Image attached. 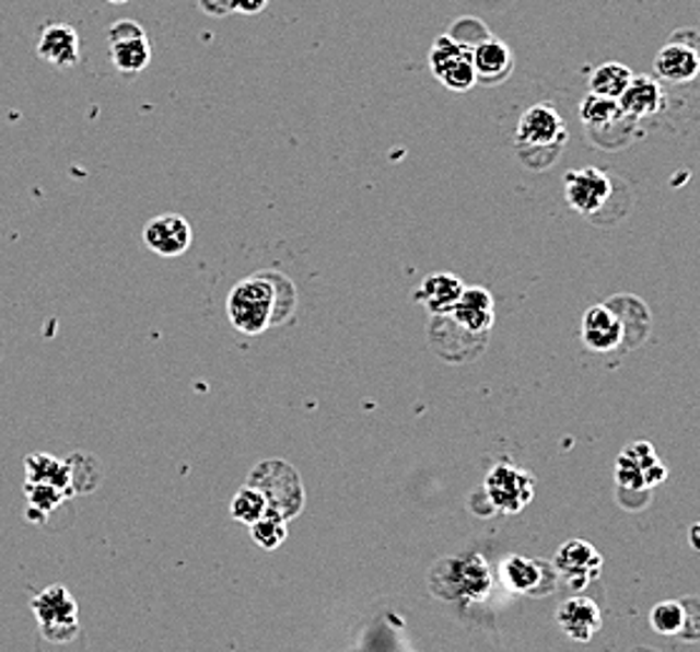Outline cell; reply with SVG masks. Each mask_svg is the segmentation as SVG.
<instances>
[{"label": "cell", "mask_w": 700, "mask_h": 652, "mask_svg": "<svg viewBox=\"0 0 700 652\" xmlns=\"http://www.w3.org/2000/svg\"><path fill=\"white\" fill-rule=\"evenodd\" d=\"M472 66H475L477 79L498 81L502 75H508L512 66V56L505 43L488 38L482 40L480 46L472 48Z\"/></svg>", "instance_id": "d6986e66"}, {"label": "cell", "mask_w": 700, "mask_h": 652, "mask_svg": "<svg viewBox=\"0 0 700 652\" xmlns=\"http://www.w3.org/2000/svg\"><path fill=\"white\" fill-rule=\"evenodd\" d=\"M33 613H36L40 630L48 640L63 642L79 632V605L68 595L66 587H48L38 597H33Z\"/></svg>", "instance_id": "5b68a950"}, {"label": "cell", "mask_w": 700, "mask_h": 652, "mask_svg": "<svg viewBox=\"0 0 700 652\" xmlns=\"http://www.w3.org/2000/svg\"><path fill=\"white\" fill-rule=\"evenodd\" d=\"M690 545H693L696 550H700V525H696L693 529H690Z\"/></svg>", "instance_id": "1f68e13d"}, {"label": "cell", "mask_w": 700, "mask_h": 652, "mask_svg": "<svg viewBox=\"0 0 700 652\" xmlns=\"http://www.w3.org/2000/svg\"><path fill=\"white\" fill-rule=\"evenodd\" d=\"M661 101L663 91L658 81L648 79V75H638V79H630L628 89L620 93L618 106L628 118H643L661 110Z\"/></svg>", "instance_id": "ac0fdd59"}, {"label": "cell", "mask_w": 700, "mask_h": 652, "mask_svg": "<svg viewBox=\"0 0 700 652\" xmlns=\"http://www.w3.org/2000/svg\"><path fill=\"white\" fill-rule=\"evenodd\" d=\"M459 294H463V284L459 279L450 277V273H434V277L424 279V284L420 289L422 304H427L438 316L450 314L455 308Z\"/></svg>", "instance_id": "ffe728a7"}, {"label": "cell", "mask_w": 700, "mask_h": 652, "mask_svg": "<svg viewBox=\"0 0 700 652\" xmlns=\"http://www.w3.org/2000/svg\"><path fill=\"white\" fill-rule=\"evenodd\" d=\"M267 5H269V0H232L234 13H244V15L261 13Z\"/></svg>", "instance_id": "4dcf8cb0"}, {"label": "cell", "mask_w": 700, "mask_h": 652, "mask_svg": "<svg viewBox=\"0 0 700 652\" xmlns=\"http://www.w3.org/2000/svg\"><path fill=\"white\" fill-rule=\"evenodd\" d=\"M28 497L36 512H50L63 497V489L50 487V485H31L28 482Z\"/></svg>", "instance_id": "f1b7e54d"}, {"label": "cell", "mask_w": 700, "mask_h": 652, "mask_svg": "<svg viewBox=\"0 0 700 652\" xmlns=\"http://www.w3.org/2000/svg\"><path fill=\"white\" fill-rule=\"evenodd\" d=\"M296 291L281 273L249 277L229 294V319L244 334H261L271 324H281L294 312Z\"/></svg>", "instance_id": "6da1fadb"}, {"label": "cell", "mask_w": 700, "mask_h": 652, "mask_svg": "<svg viewBox=\"0 0 700 652\" xmlns=\"http://www.w3.org/2000/svg\"><path fill=\"white\" fill-rule=\"evenodd\" d=\"M252 537L264 550H277L287 537V520L275 512H267L259 522L252 525Z\"/></svg>", "instance_id": "484cf974"}, {"label": "cell", "mask_w": 700, "mask_h": 652, "mask_svg": "<svg viewBox=\"0 0 700 652\" xmlns=\"http://www.w3.org/2000/svg\"><path fill=\"white\" fill-rule=\"evenodd\" d=\"M108 3H116V5H121V3H128V0H108Z\"/></svg>", "instance_id": "d6a6232c"}, {"label": "cell", "mask_w": 700, "mask_h": 652, "mask_svg": "<svg viewBox=\"0 0 700 652\" xmlns=\"http://www.w3.org/2000/svg\"><path fill=\"white\" fill-rule=\"evenodd\" d=\"M452 324L467 334H485L492 326V299L485 289H463L455 308H452Z\"/></svg>", "instance_id": "2e32d148"}, {"label": "cell", "mask_w": 700, "mask_h": 652, "mask_svg": "<svg viewBox=\"0 0 700 652\" xmlns=\"http://www.w3.org/2000/svg\"><path fill=\"white\" fill-rule=\"evenodd\" d=\"M442 83L447 85L450 91H467L472 89L475 81H477V73H475V66H472V56L465 58L463 63H457L452 71H447L445 75L440 79Z\"/></svg>", "instance_id": "83f0119b"}, {"label": "cell", "mask_w": 700, "mask_h": 652, "mask_svg": "<svg viewBox=\"0 0 700 652\" xmlns=\"http://www.w3.org/2000/svg\"><path fill=\"white\" fill-rule=\"evenodd\" d=\"M682 622H686V607L676 599H665L651 613V628L661 634H680Z\"/></svg>", "instance_id": "4316f807"}, {"label": "cell", "mask_w": 700, "mask_h": 652, "mask_svg": "<svg viewBox=\"0 0 700 652\" xmlns=\"http://www.w3.org/2000/svg\"><path fill=\"white\" fill-rule=\"evenodd\" d=\"M28 482L31 485H50L58 489H71V471H68V462H58L48 454H36L28 457Z\"/></svg>", "instance_id": "7402d4cb"}, {"label": "cell", "mask_w": 700, "mask_h": 652, "mask_svg": "<svg viewBox=\"0 0 700 652\" xmlns=\"http://www.w3.org/2000/svg\"><path fill=\"white\" fill-rule=\"evenodd\" d=\"M108 56L110 63H114L118 71L126 75L141 73L143 68L151 63L153 48L151 40L143 31V25H139L131 19L116 21L108 28Z\"/></svg>", "instance_id": "277c9868"}, {"label": "cell", "mask_w": 700, "mask_h": 652, "mask_svg": "<svg viewBox=\"0 0 700 652\" xmlns=\"http://www.w3.org/2000/svg\"><path fill=\"white\" fill-rule=\"evenodd\" d=\"M630 79H633V73H630L628 66L605 63L593 73L591 89H593L595 96H605V98H616L618 101L620 93L628 89Z\"/></svg>", "instance_id": "603a6c76"}, {"label": "cell", "mask_w": 700, "mask_h": 652, "mask_svg": "<svg viewBox=\"0 0 700 652\" xmlns=\"http://www.w3.org/2000/svg\"><path fill=\"white\" fill-rule=\"evenodd\" d=\"M568 131L560 114L550 106L527 108L517 124V153L530 168H548L565 145Z\"/></svg>", "instance_id": "7a4b0ae2"}, {"label": "cell", "mask_w": 700, "mask_h": 652, "mask_svg": "<svg viewBox=\"0 0 700 652\" xmlns=\"http://www.w3.org/2000/svg\"><path fill=\"white\" fill-rule=\"evenodd\" d=\"M552 568L568 580L570 587L583 590L597 580V574L603 570V557L585 539H570L555 555Z\"/></svg>", "instance_id": "9c48e42d"}, {"label": "cell", "mask_w": 700, "mask_h": 652, "mask_svg": "<svg viewBox=\"0 0 700 652\" xmlns=\"http://www.w3.org/2000/svg\"><path fill=\"white\" fill-rule=\"evenodd\" d=\"M665 479V467L655 457L648 442H638L620 454L618 462V482L633 489H648L661 485Z\"/></svg>", "instance_id": "8fae6325"}, {"label": "cell", "mask_w": 700, "mask_h": 652, "mask_svg": "<svg viewBox=\"0 0 700 652\" xmlns=\"http://www.w3.org/2000/svg\"><path fill=\"white\" fill-rule=\"evenodd\" d=\"M36 54L40 61L56 68H73L81 61V38L73 25L50 23L43 28Z\"/></svg>", "instance_id": "7c38bea8"}, {"label": "cell", "mask_w": 700, "mask_h": 652, "mask_svg": "<svg viewBox=\"0 0 700 652\" xmlns=\"http://www.w3.org/2000/svg\"><path fill=\"white\" fill-rule=\"evenodd\" d=\"M655 71L665 81L688 83L700 73V54L688 43L673 40L655 58Z\"/></svg>", "instance_id": "e0dca14e"}, {"label": "cell", "mask_w": 700, "mask_h": 652, "mask_svg": "<svg viewBox=\"0 0 700 652\" xmlns=\"http://www.w3.org/2000/svg\"><path fill=\"white\" fill-rule=\"evenodd\" d=\"M485 489H488L490 502L494 504V508H498L500 512L515 514L523 508H527V502L533 500L535 479H533L530 471H525L520 467L498 465L488 475Z\"/></svg>", "instance_id": "52a82bcc"}, {"label": "cell", "mask_w": 700, "mask_h": 652, "mask_svg": "<svg viewBox=\"0 0 700 652\" xmlns=\"http://www.w3.org/2000/svg\"><path fill=\"white\" fill-rule=\"evenodd\" d=\"M565 194L570 206L583 217H600L610 196L616 194V184L603 171L580 168L565 176Z\"/></svg>", "instance_id": "ba28073f"}, {"label": "cell", "mask_w": 700, "mask_h": 652, "mask_svg": "<svg viewBox=\"0 0 700 652\" xmlns=\"http://www.w3.org/2000/svg\"><path fill=\"white\" fill-rule=\"evenodd\" d=\"M196 3H199L201 11L211 15V19H224V15L234 13L232 0H196Z\"/></svg>", "instance_id": "f546056e"}, {"label": "cell", "mask_w": 700, "mask_h": 652, "mask_svg": "<svg viewBox=\"0 0 700 652\" xmlns=\"http://www.w3.org/2000/svg\"><path fill=\"white\" fill-rule=\"evenodd\" d=\"M267 512H269V504H267V500H264V494L259 492V489H254L252 485L238 489L234 502H232V514L238 522H244V525L252 527L254 522H259Z\"/></svg>", "instance_id": "d4e9b609"}, {"label": "cell", "mask_w": 700, "mask_h": 652, "mask_svg": "<svg viewBox=\"0 0 700 652\" xmlns=\"http://www.w3.org/2000/svg\"><path fill=\"white\" fill-rule=\"evenodd\" d=\"M560 630L578 642L593 640V634L603 628L600 607L591 597H570L558 610Z\"/></svg>", "instance_id": "9a60e30c"}, {"label": "cell", "mask_w": 700, "mask_h": 652, "mask_svg": "<svg viewBox=\"0 0 700 652\" xmlns=\"http://www.w3.org/2000/svg\"><path fill=\"white\" fill-rule=\"evenodd\" d=\"M583 339L595 351H612L626 339V326L610 304L587 308L583 319Z\"/></svg>", "instance_id": "4fadbf2b"}, {"label": "cell", "mask_w": 700, "mask_h": 652, "mask_svg": "<svg viewBox=\"0 0 700 652\" xmlns=\"http://www.w3.org/2000/svg\"><path fill=\"white\" fill-rule=\"evenodd\" d=\"M438 582H450V590H445L442 597L480 599L490 590V570L482 557H459V560H445L438 572H432V585H438Z\"/></svg>", "instance_id": "8992f818"}, {"label": "cell", "mask_w": 700, "mask_h": 652, "mask_svg": "<svg viewBox=\"0 0 700 652\" xmlns=\"http://www.w3.org/2000/svg\"><path fill=\"white\" fill-rule=\"evenodd\" d=\"M249 485L259 489L269 504V512L284 520H294L304 508V487L296 469L281 459H267L254 467Z\"/></svg>", "instance_id": "3957f363"}, {"label": "cell", "mask_w": 700, "mask_h": 652, "mask_svg": "<svg viewBox=\"0 0 700 652\" xmlns=\"http://www.w3.org/2000/svg\"><path fill=\"white\" fill-rule=\"evenodd\" d=\"M635 652H653V650H645V648H640V650H635Z\"/></svg>", "instance_id": "836d02e7"}, {"label": "cell", "mask_w": 700, "mask_h": 652, "mask_svg": "<svg viewBox=\"0 0 700 652\" xmlns=\"http://www.w3.org/2000/svg\"><path fill=\"white\" fill-rule=\"evenodd\" d=\"M472 56V48H465L459 46L457 40H452L450 36L434 40L432 46V54H430V66H432V73L438 75V79H442L447 71H452L457 63H463L465 58Z\"/></svg>", "instance_id": "cb8c5ba5"}, {"label": "cell", "mask_w": 700, "mask_h": 652, "mask_svg": "<svg viewBox=\"0 0 700 652\" xmlns=\"http://www.w3.org/2000/svg\"><path fill=\"white\" fill-rule=\"evenodd\" d=\"M502 580L508 582L510 590L525 592V595H542L555 585V568L548 564L527 560V557H508L502 564Z\"/></svg>", "instance_id": "5bb4252c"}, {"label": "cell", "mask_w": 700, "mask_h": 652, "mask_svg": "<svg viewBox=\"0 0 700 652\" xmlns=\"http://www.w3.org/2000/svg\"><path fill=\"white\" fill-rule=\"evenodd\" d=\"M580 116L587 128H595V131H603V128H616L622 121H628V116L622 114V108L618 106L616 98H605L591 93L583 101V108H580Z\"/></svg>", "instance_id": "44dd1931"}, {"label": "cell", "mask_w": 700, "mask_h": 652, "mask_svg": "<svg viewBox=\"0 0 700 652\" xmlns=\"http://www.w3.org/2000/svg\"><path fill=\"white\" fill-rule=\"evenodd\" d=\"M191 224L182 213H161L143 226V244L164 259H176L191 246Z\"/></svg>", "instance_id": "30bf717a"}]
</instances>
